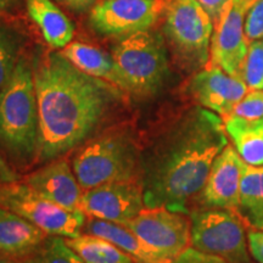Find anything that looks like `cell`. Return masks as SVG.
<instances>
[{"instance_id":"cell-1","label":"cell","mask_w":263,"mask_h":263,"mask_svg":"<svg viewBox=\"0 0 263 263\" xmlns=\"http://www.w3.org/2000/svg\"><path fill=\"white\" fill-rule=\"evenodd\" d=\"M32 67L41 161H54L83 143L127 94L110 82L84 73L55 49L39 52Z\"/></svg>"},{"instance_id":"cell-2","label":"cell","mask_w":263,"mask_h":263,"mask_svg":"<svg viewBox=\"0 0 263 263\" xmlns=\"http://www.w3.org/2000/svg\"><path fill=\"white\" fill-rule=\"evenodd\" d=\"M227 145L219 115L202 106L180 115L140 154L145 207L186 213L188 200L202 190L213 161Z\"/></svg>"},{"instance_id":"cell-3","label":"cell","mask_w":263,"mask_h":263,"mask_svg":"<svg viewBox=\"0 0 263 263\" xmlns=\"http://www.w3.org/2000/svg\"><path fill=\"white\" fill-rule=\"evenodd\" d=\"M39 110L32 64L20 57L11 77L0 90V150L25 163L38 153Z\"/></svg>"},{"instance_id":"cell-4","label":"cell","mask_w":263,"mask_h":263,"mask_svg":"<svg viewBox=\"0 0 263 263\" xmlns=\"http://www.w3.org/2000/svg\"><path fill=\"white\" fill-rule=\"evenodd\" d=\"M111 55L127 94L154 97L168 80V49L161 28L154 27L117 39Z\"/></svg>"},{"instance_id":"cell-5","label":"cell","mask_w":263,"mask_h":263,"mask_svg":"<svg viewBox=\"0 0 263 263\" xmlns=\"http://www.w3.org/2000/svg\"><path fill=\"white\" fill-rule=\"evenodd\" d=\"M161 32L174 62L185 72H197L210 61L213 22L196 0H170Z\"/></svg>"},{"instance_id":"cell-6","label":"cell","mask_w":263,"mask_h":263,"mask_svg":"<svg viewBox=\"0 0 263 263\" xmlns=\"http://www.w3.org/2000/svg\"><path fill=\"white\" fill-rule=\"evenodd\" d=\"M139 157L136 140L128 130H111L84 146L73 160V171L81 188L139 177Z\"/></svg>"},{"instance_id":"cell-7","label":"cell","mask_w":263,"mask_h":263,"mask_svg":"<svg viewBox=\"0 0 263 263\" xmlns=\"http://www.w3.org/2000/svg\"><path fill=\"white\" fill-rule=\"evenodd\" d=\"M0 209L14 212L49 235L67 239L81 235L85 223L83 211H68L45 199L27 183H0Z\"/></svg>"},{"instance_id":"cell-8","label":"cell","mask_w":263,"mask_h":263,"mask_svg":"<svg viewBox=\"0 0 263 263\" xmlns=\"http://www.w3.org/2000/svg\"><path fill=\"white\" fill-rule=\"evenodd\" d=\"M190 222L193 248L229 263H252L244 227L232 210L195 211L190 215Z\"/></svg>"},{"instance_id":"cell-9","label":"cell","mask_w":263,"mask_h":263,"mask_svg":"<svg viewBox=\"0 0 263 263\" xmlns=\"http://www.w3.org/2000/svg\"><path fill=\"white\" fill-rule=\"evenodd\" d=\"M170 0H101L89 11L91 29L103 37L121 39L162 21Z\"/></svg>"},{"instance_id":"cell-10","label":"cell","mask_w":263,"mask_h":263,"mask_svg":"<svg viewBox=\"0 0 263 263\" xmlns=\"http://www.w3.org/2000/svg\"><path fill=\"white\" fill-rule=\"evenodd\" d=\"M123 226L170 263L192 245V222L184 212L166 207H144Z\"/></svg>"},{"instance_id":"cell-11","label":"cell","mask_w":263,"mask_h":263,"mask_svg":"<svg viewBox=\"0 0 263 263\" xmlns=\"http://www.w3.org/2000/svg\"><path fill=\"white\" fill-rule=\"evenodd\" d=\"M257 0H232L221 20L213 26L207 65L217 66L227 73L241 78V70L248 54L250 41L245 33L249 10Z\"/></svg>"},{"instance_id":"cell-12","label":"cell","mask_w":263,"mask_h":263,"mask_svg":"<svg viewBox=\"0 0 263 263\" xmlns=\"http://www.w3.org/2000/svg\"><path fill=\"white\" fill-rule=\"evenodd\" d=\"M145 207L140 182L118 180L85 190L81 210L85 216L124 224Z\"/></svg>"},{"instance_id":"cell-13","label":"cell","mask_w":263,"mask_h":263,"mask_svg":"<svg viewBox=\"0 0 263 263\" xmlns=\"http://www.w3.org/2000/svg\"><path fill=\"white\" fill-rule=\"evenodd\" d=\"M248 91V85L241 78L212 65L195 72L186 85V93L199 106L213 111L222 118L233 112Z\"/></svg>"},{"instance_id":"cell-14","label":"cell","mask_w":263,"mask_h":263,"mask_svg":"<svg viewBox=\"0 0 263 263\" xmlns=\"http://www.w3.org/2000/svg\"><path fill=\"white\" fill-rule=\"evenodd\" d=\"M244 160L235 147L227 145L213 161L202 188V201L213 209L238 210L240 186L246 170Z\"/></svg>"},{"instance_id":"cell-15","label":"cell","mask_w":263,"mask_h":263,"mask_svg":"<svg viewBox=\"0 0 263 263\" xmlns=\"http://www.w3.org/2000/svg\"><path fill=\"white\" fill-rule=\"evenodd\" d=\"M25 183L62 209L82 211V188L67 161H51L44 168L29 174Z\"/></svg>"},{"instance_id":"cell-16","label":"cell","mask_w":263,"mask_h":263,"mask_svg":"<svg viewBox=\"0 0 263 263\" xmlns=\"http://www.w3.org/2000/svg\"><path fill=\"white\" fill-rule=\"evenodd\" d=\"M47 235L44 230L27 219L0 209V256L27 257L44 241Z\"/></svg>"},{"instance_id":"cell-17","label":"cell","mask_w":263,"mask_h":263,"mask_svg":"<svg viewBox=\"0 0 263 263\" xmlns=\"http://www.w3.org/2000/svg\"><path fill=\"white\" fill-rule=\"evenodd\" d=\"M85 232L108 240L129 255L136 263H170L123 224L91 218L85 224Z\"/></svg>"},{"instance_id":"cell-18","label":"cell","mask_w":263,"mask_h":263,"mask_svg":"<svg viewBox=\"0 0 263 263\" xmlns=\"http://www.w3.org/2000/svg\"><path fill=\"white\" fill-rule=\"evenodd\" d=\"M32 21L52 49H64L72 43L74 26L51 0H25Z\"/></svg>"},{"instance_id":"cell-19","label":"cell","mask_w":263,"mask_h":263,"mask_svg":"<svg viewBox=\"0 0 263 263\" xmlns=\"http://www.w3.org/2000/svg\"><path fill=\"white\" fill-rule=\"evenodd\" d=\"M62 55L84 73L110 82L126 91V85L121 77L112 55L97 47L81 42H72L61 49ZM127 93V91H126Z\"/></svg>"},{"instance_id":"cell-20","label":"cell","mask_w":263,"mask_h":263,"mask_svg":"<svg viewBox=\"0 0 263 263\" xmlns=\"http://www.w3.org/2000/svg\"><path fill=\"white\" fill-rule=\"evenodd\" d=\"M227 136L248 166H263V118L249 121L229 115L223 118Z\"/></svg>"},{"instance_id":"cell-21","label":"cell","mask_w":263,"mask_h":263,"mask_svg":"<svg viewBox=\"0 0 263 263\" xmlns=\"http://www.w3.org/2000/svg\"><path fill=\"white\" fill-rule=\"evenodd\" d=\"M238 211L256 229H263V166H246Z\"/></svg>"},{"instance_id":"cell-22","label":"cell","mask_w":263,"mask_h":263,"mask_svg":"<svg viewBox=\"0 0 263 263\" xmlns=\"http://www.w3.org/2000/svg\"><path fill=\"white\" fill-rule=\"evenodd\" d=\"M84 263H136L129 255L106 239L91 234L66 240Z\"/></svg>"},{"instance_id":"cell-23","label":"cell","mask_w":263,"mask_h":263,"mask_svg":"<svg viewBox=\"0 0 263 263\" xmlns=\"http://www.w3.org/2000/svg\"><path fill=\"white\" fill-rule=\"evenodd\" d=\"M25 263H84L77 252L61 236L45 238L31 255L25 257Z\"/></svg>"},{"instance_id":"cell-24","label":"cell","mask_w":263,"mask_h":263,"mask_svg":"<svg viewBox=\"0 0 263 263\" xmlns=\"http://www.w3.org/2000/svg\"><path fill=\"white\" fill-rule=\"evenodd\" d=\"M21 41L11 26L0 25V90L11 77L21 55Z\"/></svg>"},{"instance_id":"cell-25","label":"cell","mask_w":263,"mask_h":263,"mask_svg":"<svg viewBox=\"0 0 263 263\" xmlns=\"http://www.w3.org/2000/svg\"><path fill=\"white\" fill-rule=\"evenodd\" d=\"M241 80L250 89H263V39L251 41L249 45Z\"/></svg>"},{"instance_id":"cell-26","label":"cell","mask_w":263,"mask_h":263,"mask_svg":"<svg viewBox=\"0 0 263 263\" xmlns=\"http://www.w3.org/2000/svg\"><path fill=\"white\" fill-rule=\"evenodd\" d=\"M230 115L249 121L263 118V89H250Z\"/></svg>"},{"instance_id":"cell-27","label":"cell","mask_w":263,"mask_h":263,"mask_svg":"<svg viewBox=\"0 0 263 263\" xmlns=\"http://www.w3.org/2000/svg\"><path fill=\"white\" fill-rule=\"evenodd\" d=\"M245 33L249 41L263 39V0H257L246 15Z\"/></svg>"},{"instance_id":"cell-28","label":"cell","mask_w":263,"mask_h":263,"mask_svg":"<svg viewBox=\"0 0 263 263\" xmlns=\"http://www.w3.org/2000/svg\"><path fill=\"white\" fill-rule=\"evenodd\" d=\"M172 263H229L216 255L207 254L195 248H189L180 254Z\"/></svg>"},{"instance_id":"cell-29","label":"cell","mask_w":263,"mask_h":263,"mask_svg":"<svg viewBox=\"0 0 263 263\" xmlns=\"http://www.w3.org/2000/svg\"><path fill=\"white\" fill-rule=\"evenodd\" d=\"M250 254L257 263H263V229H251L248 233Z\"/></svg>"},{"instance_id":"cell-30","label":"cell","mask_w":263,"mask_h":263,"mask_svg":"<svg viewBox=\"0 0 263 263\" xmlns=\"http://www.w3.org/2000/svg\"><path fill=\"white\" fill-rule=\"evenodd\" d=\"M196 2L209 14L215 26L221 20L223 12L232 0H196Z\"/></svg>"},{"instance_id":"cell-31","label":"cell","mask_w":263,"mask_h":263,"mask_svg":"<svg viewBox=\"0 0 263 263\" xmlns=\"http://www.w3.org/2000/svg\"><path fill=\"white\" fill-rule=\"evenodd\" d=\"M21 0H0V25L11 26L17 17Z\"/></svg>"},{"instance_id":"cell-32","label":"cell","mask_w":263,"mask_h":263,"mask_svg":"<svg viewBox=\"0 0 263 263\" xmlns=\"http://www.w3.org/2000/svg\"><path fill=\"white\" fill-rule=\"evenodd\" d=\"M57 2L76 14H84L89 12L98 4L99 0H57Z\"/></svg>"},{"instance_id":"cell-33","label":"cell","mask_w":263,"mask_h":263,"mask_svg":"<svg viewBox=\"0 0 263 263\" xmlns=\"http://www.w3.org/2000/svg\"><path fill=\"white\" fill-rule=\"evenodd\" d=\"M18 179L17 173L6 163L4 159L0 157V183L16 182Z\"/></svg>"},{"instance_id":"cell-34","label":"cell","mask_w":263,"mask_h":263,"mask_svg":"<svg viewBox=\"0 0 263 263\" xmlns=\"http://www.w3.org/2000/svg\"><path fill=\"white\" fill-rule=\"evenodd\" d=\"M0 263H16L12 258L4 257V256H0Z\"/></svg>"}]
</instances>
